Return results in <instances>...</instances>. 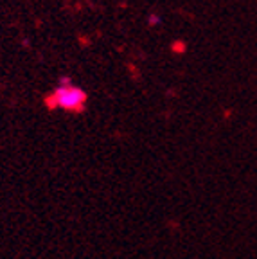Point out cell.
I'll use <instances>...</instances> for the list:
<instances>
[{"instance_id":"cell-1","label":"cell","mask_w":257,"mask_h":259,"mask_svg":"<svg viewBox=\"0 0 257 259\" xmlns=\"http://www.w3.org/2000/svg\"><path fill=\"white\" fill-rule=\"evenodd\" d=\"M87 105V94L83 89L70 83L68 77H63L54 92L47 97V106L65 112H81Z\"/></svg>"},{"instance_id":"cell-2","label":"cell","mask_w":257,"mask_h":259,"mask_svg":"<svg viewBox=\"0 0 257 259\" xmlns=\"http://www.w3.org/2000/svg\"><path fill=\"white\" fill-rule=\"evenodd\" d=\"M157 22H158V18H155V16H153L151 20H149V24H153V25H155V24H157Z\"/></svg>"},{"instance_id":"cell-3","label":"cell","mask_w":257,"mask_h":259,"mask_svg":"<svg viewBox=\"0 0 257 259\" xmlns=\"http://www.w3.org/2000/svg\"><path fill=\"white\" fill-rule=\"evenodd\" d=\"M173 49H177V51H184V47H182V45H173Z\"/></svg>"}]
</instances>
